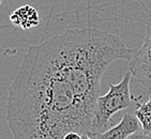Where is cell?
I'll return each instance as SVG.
<instances>
[{"label":"cell","instance_id":"obj_5","mask_svg":"<svg viewBox=\"0 0 151 139\" xmlns=\"http://www.w3.org/2000/svg\"><path fill=\"white\" fill-rule=\"evenodd\" d=\"M138 130H140V124L136 117L132 113L127 112L123 115L119 123L114 128L89 136L92 139H125L129 135Z\"/></svg>","mask_w":151,"mask_h":139},{"label":"cell","instance_id":"obj_8","mask_svg":"<svg viewBox=\"0 0 151 139\" xmlns=\"http://www.w3.org/2000/svg\"><path fill=\"white\" fill-rule=\"evenodd\" d=\"M125 139H151V135H149L148 133H146L145 130L140 128V130L132 133L131 135H129Z\"/></svg>","mask_w":151,"mask_h":139},{"label":"cell","instance_id":"obj_6","mask_svg":"<svg viewBox=\"0 0 151 139\" xmlns=\"http://www.w3.org/2000/svg\"><path fill=\"white\" fill-rule=\"evenodd\" d=\"M10 21L13 26L27 30L35 28L40 24V15L35 8L29 4H25L12 12L10 15Z\"/></svg>","mask_w":151,"mask_h":139},{"label":"cell","instance_id":"obj_1","mask_svg":"<svg viewBox=\"0 0 151 139\" xmlns=\"http://www.w3.org/2000/svg\"><path fill=\"white\" fill-rule=\"evenodd\" d=\"M6 110L13 139H62L69 132L90 133L91 118L43 43L28 47L8 88Z\"/></svg>","mask_w":151,"mask_h":139},{"label":"cell","instance_id":"obj_10","mask_svg":"<svg viewBox=\"0 0 151 139\" xmlns=\"http://www.w3.org/2000/svg\"><path fill=\"white\" fill-rule=\"evenodd\" d=\"M81 139H92L88 134H84V135H81Z\"/></svg>","mask_w":151,"mask_h":139},{"label":"cell","instance_id":"obj_12","mask_svg":"<svg viewBox=\"0 0 151 139\" xmlns=\"http://www.w3.org/2000/svg\"><path fill=\"white\" fill-rule=\"evenodd\" d=\"M1 1H2V0H0V4H1Z\"/></svg>","mask_w":151,"mask_h":139},{"label":"cell","instance_id":"obj_3","mask_svg":"<svg viewBox=\"0 0 151 139\" xmlns=\"http://www.w3.org/2000/svg\"><path fill=\"white\" fill-rule=\"evenodd\" d=\"M131 79L132 74L129 71L124 74L120 82L108 85V91L106 94L98 96L89 135L104 132L111 123V119L114 115L127 109L133 104L135 97L132 96L130 90Z\"/></svg>","mask_w":151,"mask_h":139},{"label":"cell","instance_id":"obj_9","mask_svg":"<svg viewBox=\"0 0 151 139\" xmlns=\"http://www.w3.org/2000/svg\"><path fill=\"white\" fill-rule=\"evenodd\" d=\"M62 139H81V135L77 132H69Z\"/></svg>","mask_w":151,"mask_h":139},{"label":"cell","instance_id":"obj_2","mask_svg":"<svg viewBox=\"0 0 151 139\" xmlns=\"http://www.w3.org/2000/svg\"><path fill=\"white\" fill-rule=\"evenodd\" d=\"M43 44L92 120L104 73L116 60H130L131 49L118 35L92 27L69 29Z\"/></svg>","mask_w":151,"mask_h":139},{"label":"cell","instance_id":"obj_11","mask_svg":"<svg viewBox=\"0 0 151 139\" xmlns=\"http://www.w3.org/2000/svg\"><path fill=\"white\" fill-rule=\"evenodd\" d=\"M147 89H148V93H151V86L149 88H147Z\"/></svg>","mask_w":151,"mask_h":139},{"label":"cell","instance_id":"obj_7","mask_svg":"<svg viewBox=\"0 0 151 139\" xmlns=\"http://www.w3.org/2000/svg\"><path fill=\"white\" fill-rule=\"evenodd\" d=\"M148 94V101L144 103H139V102L136 103L137 108L134 116L136 117V119L139 122L142 130L151 135V93Z\"/></svg>","mask_w":151,"mask_h":139},{"label":"cell","instance_id":"obj_4","mask_svg":"<svg viewBox=\"0 0 151 139\" xmlns=\"http://www.w3.org/2000/svg\"><path fill=\"white\" fill-rule=\"evenodd\" d=\"M129 69L132 77L142 86L149 88L151 86V18L147 27L145 40L137 52L132 55Z\"/></svg>","mask_w":151,"mask_h":139}]
</instances>
